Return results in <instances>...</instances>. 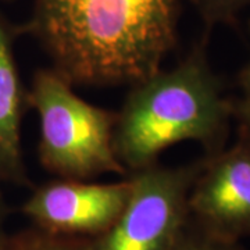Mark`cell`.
I'll use <instances>...</instances> for the list:
<instances>
[{"instance_id": "cell-1", "label": "cell", "mask_w": 250, "mask_h": 250, "mask_svg": "<svg viewBox=\"0 0 250 250\" xmlns=\"http://www.w3.org/2000/svg\"><path fill=\"white\" fill-rule=\"evenodd\" d=\"M179 0H32L29 36L72 86L134 85L177 43Z\"/></svg>"}, {"instance_id": "cell-2", "label": "cell", "mask_w": 250, "mask_h": 250, "mask_svg": "<svg viewBox=\"0 0 250 250\" xmlns=\"http://www.w3.org/2000/svg\"><path fill=\"white\" fill-rule=\"evenodd\" d=\"M231 113L203 46H197L175 67L160 68L129 86L116 111L117 159L131 174L157 164L175 143L196 141L217 147Z\"/></svg>"}, {"instance_id": "cell-3", "label": "cell", "mask_w": 250, "mask_h": 250, "mask_svg": "<svg viewBox=\"0 0 250 250\" xmlns=\"http://www.w3.org/2000/svg\"><path fill=\"white\" fill-rule=\"evenodd\" d=\"M71 83L49 68L36 70L28 106L39 116L38 156L42 167L62 179L88 181L102 174L128 175L114 152L116 111L80 98Z\"/></svg>"}, {"instance_id": "cell-4", "label": "cell", "mask_w": 250, "mask_h": 250, "mask_svg": "<svg viewBox=\"0 0 250 250\" xmlns=\"http://www.w3.org/2000/svg\"><path fill=\"white\" fill-rule=\"evenodd\" d=\"M203 163L128 174L132 189L107 231L90 239L92 250H170L189 221V195Z\"/></svg>"}, {"instance_id": "cell-5", "label": "cell", "mask_w": 250, "mask_h": 250, "mask_svg": "<svg viewBox=\"0 0 250 250\" xmlns=\"http://www.w3.org/2000/svg\"><path fill=\"white\" fill-rule=\"evenodd\" d=\"M131 189L128 175L111 184L59 178L35 188L21 213L45 232L95 239L116 223Z\"/></svg>"}, {"instance_id": "cell-6", "label": "cell", "mask_w": 250, "mask_h": 250, "mask_svg": "<svg viewBox=\"0 0 250 250\" xmlns=\"http://www.w3.org/2000/svg\"><path fill=\"white\" fill-rule=\"evenodd\" d=\"M245 139L203 163L188 202L190 223L225 241L250 236V139Z\"/></svg>"}, {"instance_id": "cell-7", "label": "cell", "mask_w": 250, "mask_h": 250, "mask_svg": "<svg viewBox=\"0 0 250 250\" xmlns=\"http://www.w3.org/2000/svg\"><path fill=\"white\" fill-rule=\"evenodd\" d=\"M17 38V24L10 22L0 7V182L32 188L21 141L29 106L14 53Z\"/></svg>"}, {"instance_id": "cell-8", "label": "cell", "mask_w": 250, "mask_h": 250, "mask_svg": "<svg viewBox=\"0 0 250 250\" xmlns=\"http://www.w3.org/2000/svg\"><path fill=\"white\" fill-rule=\"evenodd\" d=\"M4 250H92L90 239L60 236L45 232L34 225L10 233Z\"/></svg>"}, {"instance_id": "cell-9", "label": "cell", "mask_w": 250, "mask_h": 250, "mask_svg": "<svg viewBox=\"0 0 250 250\" xmlns=\"http://www.w3.org/2000/svg\"><path fill=\"white\" fill-rule=\"evenodd\" d=\"M170 250H243L238 242L211 236L197 228L190 220Z\"/></svg>"}, {"instance_id": "cell-10", "label": "cell", "mask_w": 250, "mask_h": 250, "mask_svg": "<svg viewBox=\"0 0 250 250\" xmlns=\"http://www.w3.org/2000/svg\"><path fill=\"white\" fill-rule=\"evenodd\" d=\"M199 16L205 21L206 27L229 22L250 0H192Z\"/></svg>"}, {"instance_id": "cell-11", "label": "cell", "mask_w": 250, "mask_h": 250, "mask_svg": "<svg viewBox=\"0 0 250 250\" xmlns=\"http://www.w3.org/2000/svg\"><path fill=\"white\" fill-rule=\"evenodd\" d=\"M1 185V182H0ZM7 217H9V206L6 203L4 195L0 188V250L6 249L9 242L10 233L7 232Z\"/></svg>"}, {"instance_id": "cell-12", "label": "cell", "mask_w": 250, "mask_h": 250, "mask_svg": "<svg viewBox=\"0 0 250 250\" xmlns=\"http://www.w3.org/2000/svg\"><path fill=\"white\" fill-rule=\"evenodd\" d=\"M232 113H235V116L239 118L242 126L246 132V138L250 139V95H248V98L232 107Z\"/></svg>"}, {"instance_id": "cell-13", "label": "cell", "mask_w": 250, "mask_h": 250, "mask_svg": "<svg viewBox=\"0 0 250 250\" xmlns=\"http://www.w3.org/2000/svg\"><path fill=\"white\" fill-rule=\"evenodd\" d=\"M241 81H242V85H243V88L248 90L250 95V62H249V65H248V67L243 70V72H242Z\"/></svg>"}, {"instance_id": "cell-14", "label": "cell", "mask_w": 250, "mask_h": 250, "mask_svg": "<svg viewBox=\"0 0 250 250\" xmlns=\"http://www.w3.org/2000/svg\"><path fill=\"white\" fill-rule=\"evenodd\" d=\"M10 1H13V0H0V4H3V3H10Z\"/></svg>"}]
</instances>
